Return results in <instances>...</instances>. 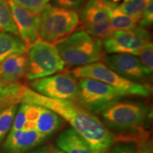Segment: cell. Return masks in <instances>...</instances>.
<instances>
[{"label": "cell", "instance_id": "4fadbf2b", "mask_svg": "<svg viewBox=\"0 0 153 153\" xmlns=\"http://www.w3.org/2000/svg\"><path fill=\"white\" fill-rule=\"evenodd\" d=\"M28 71V57L24 54H14L0 62V82H19Z\"/></svg>", "mask_w": 153, "mask_h": 153}, {"label": "cell", "instance_id": "5bb4252c", "mask_svg": "<svg viewBox=\"0 0 153 153\" xmlns=\"http://www.w3.org/2000/svg\"><path fill=\"white\" fill-rule=\"evenodd\" d=\"M57 145L65 153H94L87 140L72 128H68L60 133Z\"/></svg>", "mask_w": 153, "mask_h": 153}, {"label": "cell", "instance_id": "52a82bcc", "mask_svg": "<svg viewBox=\"0 0 153 153\" xmlns=\"http://www.w3.org/2000/svg\"><path fill=\"white\" fill-rule=\"evenodd\" d=\"M79 93L76 102L91 113H102L125 97L111 86L91 79H79Z\"/></svg>", "mask_w": 153, "mask_h": 153}, {"label": "cell", "instance_id": "4316f807", "mask_svg": "<svg viewBox=\"0 0 153 153\" xmlns=\"http://www.w3.org/2000/svg\"><path fill=\"white\" fill-rule=\"evenodd\" d=\"M130 143L118 145L114 148L111 146L106 153H141L138 145L134 143Z\"/></svg>", "mask_w": 153, "mask_h": 153}, {"label": "cell", "instance_id": "8992f818", "mask_svg": "<svg viewBox=\"0 0 153 153\" xmlns=\"http://www.w3.org/2000/svg\"><path fill=\"white\" fill-rule=\"evenodd\" d=\"M28 52V71L30 80L45 77L64 70L65 63L56 45L43 40H38L30 45Z\"/></svg>", "mask_w": 153, "mask_h": 153}, {"label": "cell", "instance_id": "44dd1931", "mask_svg": "<svg viewBox=\"0 0 153 153\" xmlns=\"http://www.w3.org/2000/svg\"><path fill=\"white\" fill-rule=\"evenodd\" d=\"M151 0H129L123 1L118 8L124 14L140 19Z\"/></svg>", "mask_w": 153, "mask_h": 153}, {"label": "cell", "instance_id": "1f68e13d", "mask_svg": "<svg viewBox=\"0 0 153 153\" xmlns=\"http://www.w3.org/2000/svg\"><path fill=\"white\" fill-rule=\"evenodd\" d=\"M129 1V0H123V1Z\"/></svg>", "mask_w": 153, "mask_h": 153}, {"label": "cell", "instance_id": "f1b7e54d", "mask_svg": "<svg viewBox=\"0 0 153 153\" xmlns=\"http://www.w3.org/2000/svg\"><path fill=\"white\" fill-rule=\"evenodd\" d=\"M50 150H51V148L48 146H43L41 147V148L37 149V150L33 151L31 153H49Z\"/></svg>", "mask_w": 153, "mask_h": 153}, {"label": "cell", "instance_id": "d4e9b609", "mask_svg": "<svg viewBox=\"0 0 153 153\" xmlns=\"http://www.w3.org/2000/svg\"><path fill=\"white\" fill-rule=\"evenodd\" d=\"M138 56L141 64L147 72L149 74H152L153 70V45L151 42L146 43L141 48Z\"/></svg>", "mask_w": 153, "mask_h": 153}, {"label": "cell", "instance_id": "7402d4cb", "mask_svg": "<svg viewBox=\"0 0 153 153\" xmlns=\"http://www.w3.org/2000/svg\"><path fill=\"white\" fill-rule=\"evenodd\" d=\"M18 108V105H13L0 112V143L11 130Z\"/></svg>", "mask_w": 153, "mask_h": 153}, {"label": "cell", "instance_id": "e0dca14e", "mask_svg": "<svg viewBox=\"0 0 153 153\" xmlns=\"http://www.w3.org/2000/svg\"><path fill=\"white\" fill-rule=\"evenodd\" d=\"M61 124L62 120L59 115L45 107H39L35 126V130L38 133L47 137L59 129Z\"/></svg>", "mask_w": 153, "mask_h": 153}, {"label": "cell", "instance_id": "ffe728a7", "mask_svg": "<svg viewBox=\"0 0 153 153\" xmlns=\"http://www.w3.org/2000/svg\"><path fill=\"white\" fill-rule=\"evenodd\" d=\"M0 32L11 33L19 36L18 30L7 0H0Z\"/></svg>", "mask_w": 153, "mask_h": 153}, {"label": "cell", "instance_id": "7c38bea8", "mask_svg": "<svg viewBox=\"0 0 153 153\" xmlns=\"http://www.w3.org/2000/svg\"><path fill=\"white\" fill-rule=\"evenodd\" d=\"M45 138L36 130L10 131L3 148L8 153H24L39 145Z\"/></svg>", "mask_w": 153, "mask_h": 153}, {"label": "cell", "instance_id": "2e32d148", "mask_svg": "<svg viewBox=\"0 0 153 153\" xmlns=\"http://www.w3.org/2000/svg\"><path fill=\"white\" fill-rule=\"evenodd\" d=\"M133 38V30H115L104 40V51L109 54L128 53L132 40Z\"/></svg>", "mask_w": 153, "mask_h": 153}, {"label": "cell", "instance_id": "83f0119b", "mask_svg": "<svg viewBox=\"0 0 153 153\" xmlns=\"http://www.w3.org/2000/svg\"><path fill=\"white\" fill-rule=\"evenodd\" d=\"M153 22V0H151L139 21L140 26L145 28L152 25Z\"/></svg>", "mask_w": 153, "mask_h": 153}, {"label": "cell", "instance_id": "30bf717a", "mask_svg": "<svg viewBox=\"0 0 153 153\" xmlns=\"http://www.w3.org/2000/svg\"><path fill=\"white\" fill-rule=\"evenodd\" d=\"M19 36L27 47L40 38L41 16L8 0Z\"/></svg>", "mask_w": 153, "mask_h": 153}, {"label": "cell", "instance_id": "603a6c76", "mask_svg": "<svg viewBox=\"0 0 153 153\" xmlns=\"http://www.w3.org/2000/svg\"><path fill=\"white\" fill-rule=\"evenodd\" d=\"M133 38L132 40L130 54L133 55H138L140 50L143 45L150 42L151 35L150 31L145 28L136 27L134 28Z\"/></svg>", "mask_w": 153, "mask_h": 153}, {"label": "cell", "instance_id": "9c48e42d", "mask_svg": "<svg viewBox=\"0 0 153 153\" xmlns=\"http://www.w3.org/2000/svg\"><path fill=\"white\" fill-rule=\"evenodd\" d=\"M29 85L36 92L53 99L76 101L79 93L78 82L69 72L33 79Z\"/></svg>", "mask_w": 153, "mask_h": 153}, {"label": "cell", "instance_id": "d6a6232c", "mask_svg": "<svg viewBox=\"0 0 153 153\" xmlns=\"http://www.w3.org/2000/svg\"><path fill=\"white\" fill-rule=\"evenodd\" d=\"M100 1H105V0H100Z\"/></svg>", "mask_w": 153, "mask_h": 153}, {"label": "cell", "instance_id": "d6986e66", "mask_svg": "<svg viewBox=\"0 0 153 153\" xmlns=\"http://www.w3.org/2000/svg\"><path fill=\"white\" fill-rule=\"evenodd\" d=\"M140 20L139 18L124 14L116 6L112 11L111 25L114 31L132 30L137 27Z\"/></svg>", "mask_w": 153, "mask_h": 153}, {"label": "cell", "instance_id": "484cf974", "mask_svg": "<svg viewBox=\"0 0 153 153\" xmlns=\"http://www.w3.org/2000/svg\"><path fill=\"white\" fill-rule=\"evenodd\" d=\"M53 2L57 7L74 11L82 9L85 0H53Z\"/></svg>", "mask_w": 153, "mask_h": 153}, {"label": "cell", "instance_id": "ba28073f", "mask_svg": "<svg viewBox=\"0 0 153 153\" xmlns=\"http://www.w3.org/2000/svg\"><path fill=\"white\" fill-rule=\"evenodd\" d=\"M117 4L112 1L89 0L81 11V23L83 30L102 41L113 33L111 18L112 11Z\"/></svg>", "mask_w": 153, "mask_h": 153}, {"label": "cell", "instance_id": "277c9868", "mask_svg": "<svg viewBox=\"0 0 153 153\" xmlns=\"http://www.w3.org/2000/svg\"><path fill=\"white\" fill-rule=\"evenodd\" d=\"M79 22L76 11L48 4L41 16L40 38L57 45L71 35Z\"/></svg>", "mask_w": 153, "mask_h": 153}, {"label": "cell", "instance_id": "3957f363", "mask_svg": "<svg viewBox=\"0 0 153 153\" xmlns=\"http://www.w3.org/2000/svg\"><path fill=\"white\" fill-rule=\"evenodd\" d=\"M70 73L76 79H91L103 82L125 97L133 95L148 97L150 95V90L147 86L126 79L99 62L78 66L70 70Z\"/></svg>", "mask_w": 153, "mask_h": 153}, {"label": "cell", "instance_id": "6da1fadb", "mask_svg": "<svg viewBox=\"0 0 153 153\" xmlns=\"http://www.w3.org/2000/svg\"><path fill=\"white\" fill-rule=\"evenodd\" d=\"M22 103L45 107L56 113L87 140L94 153H106L116 142V135L93 113L76 101L50 98L26 87Z\"/></svg>", "mask_w": 153, "mask_h": 153}, {"label": "cell", "instance_id": "f546056e", "mask_svg": "<svg viewBox=\"0 0 153 153\" xmlns=\"http://www.w3.org/2000/svg\"><path fill=\"white\" fill-rule=\"evenodd\" d=\"M141 153H150V148L148 146H145L141 149Z\"/></svg>", "mask_w": 153, "mask_h": 153}, {"label": "cell", "instance_id": "cb8c5ba5", "mask_svg": "<svg viewBox=\"0 0 153 153\" xmlns=\"http://www.w3.org/2000/svg\"><path fill=\"white\" fill-rule=\"evenodd\" d=\"M23 8L40 15L45 10L51 0H11Z\"/></svg>", "mask_w": 153, "mask_h": 153}, {"label": "cell", "instance_id": "5b68a950", "mask_svg": "<svg viewBox=\"0 0 153 153\" xmlns=\"http://www.w3.org/2000/svg\"><path fill=\"white\" fill-rule=\"evenodd\" d=\"M150 115V107L135 102L118 101L102 112L105 123L111 128L137 133H145L143 126Z\"/></svg>", "mask_w": 153, "mask_h": 153}, {"label": "cell", "instance_id": "8fae6325", "mask_svg": "<svg viewBox=\"0 0 153 153\" xmlns=\"http://www.w3.org/2000/svg\"><path fill=\"white\" fill-rule=\"evenodd\" d=\"M106 65L111 70L134 82L144 81L150 75L139 58L128 53H117L104 57Z\"/></svg>", "mask_w": 153, "mask_h": 153}, {"label": "cell", "instance_id": "7a4b0ae2", "mask_svg": "<svg viewBox=\"0 0 153 153\" xmlns=\"http://www.w3.org/2000/svg\"><path fill=\"white\" fill-rule=\"evenodd\" d=\"M61 57L70 66H82L104 60L102 41L85 30L75 32L56 45Z\"/></svg>", "mask_w": 153, "mask_h": 153}, {"label": "cell", "instance_id": "ac0fdd59", "mask_svg": "<svg viewBox=\"0 0 153 153\" xmlns=\"http://www.w3.org/2000/svg\"><path fill=\"white\" fill-rule=\"evenodd\" d=\"M27 47L18 36L0 32V62L14 54H24Z\"/></svg>", "mask_w": 153, "mask_h": 153}, {"label": "cell", "instance_id": "9a60e30c", "mask_svg": "<svg viewBox=\"0 0 153 153\" xmlns=\"http://www.w3.org/2000/svg\"><path fill=\"white\" fill-rule=\"evenodd\" d=\"M26 87L19 82H0V112L13 105L22 104Z\"/></svg>", "mask_w": 153, "mask_h": 153}, {"label": "cell", "instance_id": "4dcf8cb0", "mask_svg": "<svg viewBox=\"0 0 153 153\" xmlns=\"http://www.w3.org/2000/svg\"><path fill=\"white\" fill-rule=\"evenodd\" d=\"M49 153H65V152H63V151L61 150H58V149L51 148V150L49 151Z\"/></svg>", "mask_w": 153, "mask_h": 153}]
</instances>
